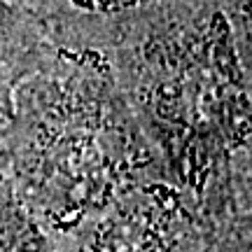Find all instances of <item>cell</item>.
<instances>
[{"label":"cell","instance_id":"1","mask_svg":"<svg viewBox=\"0 0 252 252\" xmlns=\"http://www.w3.org/2000/svg\"><path fill=\"white\" fill-rule=\"evenodd\" d=\"M49 12L80 26H108L150 21L187 7L194 0H40Z\"/></svg>","mask_w":252,"mask_h":252}]
</instances>
